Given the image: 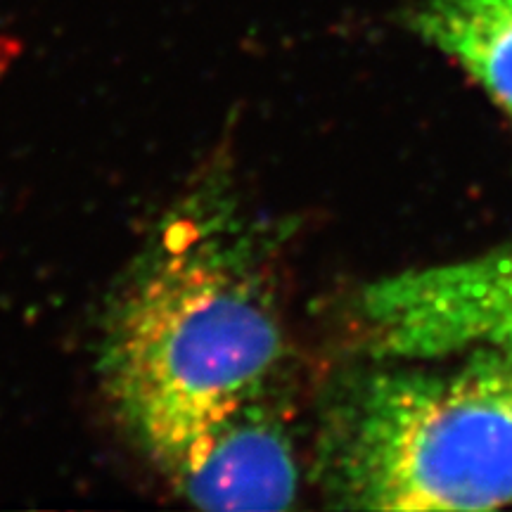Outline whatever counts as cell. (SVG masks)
<instances>
[{"label": "cell", "mask_w": 512, "mask_h": 512, "mask_svg": "<svg viewBox=\"0 0 512 512\" xmlns=\"http://www.w3.org/2000/svg\"><path fill=\"white\" fill-rule=\"evenodd\" d=\"M339 505L384 512L512 503V401L477 370H394L370 380L328 446Z\"/></svg>", "instance_id": "obj_2"}, {"label": "cell", "mask_w": 512, "mask_h": 512, "mask_svg": "<svg viewBox=\"0 0 512 512\" xmlns=\"http://www.w3.org/2000/svg\"><path fill=\"white\" fill-rule=\"evenodd\" d=\"M169 479L178 496L204 510L292 508L299 460L275 387L214 427Z\"/></svg>", "instance_id": "obj_4"}, {"label": "cell", "mask_w": 512, "mask_h": 512, "mask_svg": "<svg viewBox=\"0 0 512 512\" xmlns=\"http://www.w3.org/2000/svg\"><path fill=\"white\" fill-rule=\"evenodd\" d=\"M370 351L401 361L512 354V240L489 252L408 268L363 287Z\"/></svg>", "instance_id": "obj_3"}, {"label": "cell", "mask_w": 512, "mask_h": 512, "mask_svg": "<svg viewBox=\"0 0 512 512\" xmlns=\"http://www.w3.org/2000/svg\"><path fill=\"white\" fill-rule=\"evenodd\" d=\"M285 335L264 254L221 171L185 192L114 290L98 373L114 418L166 477L273 387Z\"/></svg>", "instance_id": "obj_1"}, {"label": "cell", "mask_w": 512, "mask_h": 512, "mask_svg": "<svg viewBox=\"0 0 512 512\" xmlns=\"http://www.w3.org/2000/svg\"><path fill=\"white\" fill-rule=\"evenodd\" d=\"M411 19L512 117V0H427Z\"/></svg>", "instance_id": "obj_5"}, {"label": "cell", "mask_w": 512, "mask_h": 512, "mask_svg": "<svg viewBox=\"0 0 512 512\" xmlns=\"http://www.w3.org/2000/svg\"><path fill=\"white\" fill-rule=\"evenodd\" d=\"M512 401V354H475L467 363Z\"/></svg>", "instance_id": "obj_6"}]
</instances>
